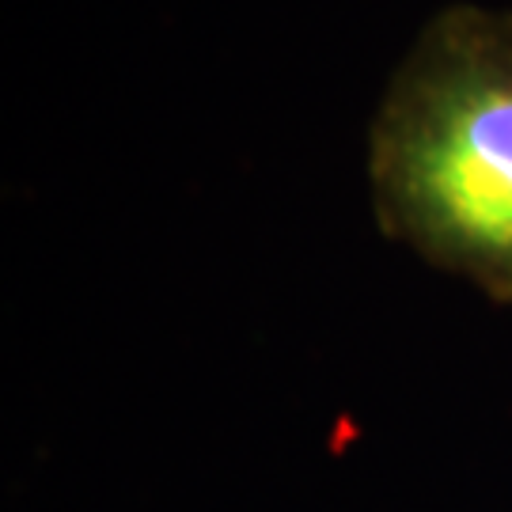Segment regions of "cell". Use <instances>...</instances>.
<instances>
[{
    "instance_id": "6da1fadb",
    "label": "cell",
    "mask_w": 512,
    "mask_h": 512,
    "mask_svg": "<svg viewBox=\"0 0 512 512\" xmlns=\"http://www.w3.org/2000/svg\"><path fill=\"white\" fill-rule=\"evenodd\" d=\"M384 236L512 304V12L452 4L421 27L368 137Z\"/></svg>"
}]
</instances>
